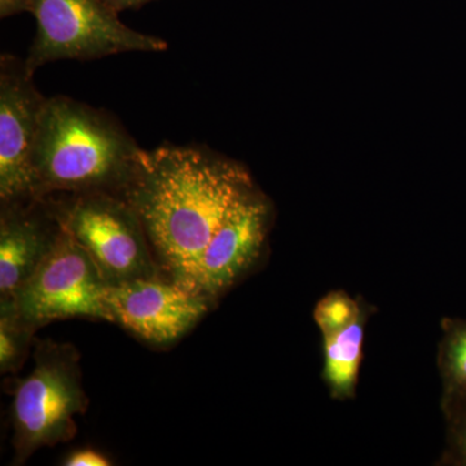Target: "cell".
<instances>
[{
    "label": "cell",
    "instance_id": "obj_12",
    "mask_svg": "<svg viewBox=\"0 0 466 466\" xmlns=\"http://www.w3.org/2000/svg\"><path fill=\"white\" fill-rule=\"evenodd\" d=\"M437 364L443 391L466 390V319L443 318Z\"/></svg>",
    "mask_w": 466,
    "mask_h": 466
},
{
    "label": "cell",
    "instance_id": "obj_13",
    "mask_svg": "<svg viewBox=\"0 0 466 466\" xmlns=\"http://www.w3.org/2000/svg\"><path fill=\"white\" fill-rule=\"evenodd\" d=\"M35 328L18 314L12 299H0V370L17 372L27 357Z\"/></svg>",
    "mask_w": 466,
    "mask_h": 466
},
{
    "label": "cell",
    "instance_id": "obj_8",
    "mask_svg": "<svg viewBox=\"0 0 466 466\" xmlns=\"http://www.w3.org/2000/svg\"><path fill=\"white\" fill-rule=\"evenodd\" d=\"M33 76L25 60L0 56V202L36 198L32 159L47 97Z\"/></svg>",
    "mask_w": 466,
    "mask_h": 466
},
{
    "label": "cell",
    "instance_id": "obj_7",
    "mask_svg": "<svg viewBox=\"0 0 466 466\" xmlns=\"http://www.w3.org/2000/svg\"><path fill=\"white\" fill-rule=\"evenodd\" d=\"M104 300L112 323L159 348L179 341L214 306L161 274L108 285Z\"/></svg>",
    "mask_w": 466,
    "mask_h": 466
},
{
    "label": "cell",
    "instance_id": "obj_14",
    "mask_svg": "<svg viewBox=\"0 0 466 466\" xmlns=\"http://www.w3.org/2000/svg\"><path fill=\"white\" fill-rule=\"evenodd\" d=\"M441 410L446 421V450L438 464L466 466V390L443 391Z\"/></svg>",
    "mask_w": 466,
    "mask_h": 466
},
{
    "label": "cell",
    "instance_id": "obj_16",
    "mask_svg": "<svg viewBox=\"0 0 466 466\" xmlns=\"http://www.w3.org/2000/svg\"><path fill=\"white\" fill-rule=\"evenodd\" d=\"M112 464L110 460L99 451L92 449L76 450L69 453L64 460L63 465L66 466H108Z\"/></svg>",
    "mask_w": 466,
    "mask_h": 466
},
{
    "label": "cell",
    "instance_id": "obj_18",
    "mask_svg": "<svg viewBox=\"0 0 466 466\" xmlns=\"http://www.w3.org/2000/svg\"><path fill=\"white\" fill-rule=\"evenodd\" d=\"M116 14L127 11V9H137L143 7L147 3L153 2V0H101Z\"/></svg>",
    "mask_w": 466,
    "mask_h": 466
},
{
    "label": "cell",
    "instance_id": "obj_2",
    "mask_svg": "<svg viewBox=\"0 0 466 466\" xmlns=\"http://www.w3.org/2000/svg\"><path fill=\"white\" fill-rule=\"evenodd\" d=\"M144 149L115 116L66 96L47 97L32 167L36 198L124 195Z\"/></svg>",
    "mask_w": 466,
    "mask_h": 466
},
{
    "label": "cell",
    "instance_id": "obj_11",
    "mask_svg": "<svg viewBox=\"0 0 466 466\" xmlns=\"http://www.w3.org/2000/svg\"><path fill=\"white\" fill-rule=\"evenodd\" d=\"M370 315L372 306L367 303L354 321L336 332L323 334L324 366L321 377L334 400H349L357 397L364 336Z\"/></svg>",
    "mask_w": 466,
    "mask_h": 466
},
{
    "label": "cell",
    "instance_id": "obj_10",
    "mask_svg": "<svg viewBox=\"0 0 466 466\" xmlns=\"http://www.w3.org/2000/svg\"><path fill=\"white\" fill-rule=\"evenodd\" d=\"M63 232L48 196L0 202V299H14Z\"/></svg>",
    "mask_w": 466,
    "mask_h": 466
},
{
    "label": "cell",
    "instance_id": "obj_3",
    "mask_svg": "<svg viewBox=\"0 0 466 466\" xmlns=\"http://www.w3.org/2000/svg\"><path fill=\"white\" fill-rule=\"evenodd\" d=\"M87 406L78 350L69 343L38 341L32 372L15 385L12 424L17 464L42 447L72 440L76 416Z\"/></svg>",
    "mask_w": 466,
    "mask_h": 466
},
{
    "label": "cell",
    "instance_id": "obj_1",
    "mask_svg": "<svg viewBox=\"0 0 466 466\" xmlns=\"http://www.w3.org/2000/svg\"><path fill=\"white\" fill-rule=\"evenodd\" d=\"M256 186L233 159L170 144L144 150L122 198L142 220L161 275L198 294L208 251Z\"/></svg>",
    "mask_w": 466,
    "mask_h": 466
},
{
    "label": "cell",
    "instance_id": "obj_4",
    "mask_svg": "<svg viewBox=\"0 0 466 466\" xmlns=\"http://www.w3.org/2000/svg\"><path fill=\"white\" fill-rule=\"evenodd\" d=\"M64 229L94 260L106 285L161 274L135 208L113 193L48 196Z\"/></svg>",
    "mask_w": 466,
    "mask_h": 466
},
{
    "label": "cell",
    "instance_id": "obj_15",
    "mask_svg": "<svg viewBox=\"0 0 466 466\" xmlns=\"http://www.w3.org/2000/svg\"><path fill=\"white\" fill-rule=\"evenodd\" d=\"M366 306L367 302L361 297L352 299L346 291L333 290L315 306L314 320L323 336L354 321Z\"/></svg>",
    "mask_w": 466,
    "mask_h": 466
},
{
    "label": "cell",
    "instance_id": "obj_5",
    "mask_svg": "<svg viewBox=\"0 0 466 466\" xmlns=\"http://www.w3.org/2000/svg\"><path fill=\"white\" fill-rule=\"evenodd\" d=\"M35 38L25 66L30 75L57 60H95L124 52H164L168 43L126 26L101 0H32Z\"/></svg>",
    "mask_w": 466,
    "mask_h": 466
},
{
    "label": "cell",
    "instance_id": "obj_9",
    "mask_svg": "<svg viewBox=\"0 0 466 466\" xmlns=\"http://www.w3.org/2000/svg\"><path fill=\"white\" fill-rule=\"evenodd\" d=\"M272 220L271 201L254 187L233 208L208 251L198 285L200 296L216 303L256 268L265 256Z\"/></svg>",
    "mask_w": 466,
    "mask_h": 466
},
{
    "label": "cell",
    "instance_id": "obj_17",
    "mask_svg": "<svg viewBox=\"0 0 466 466\" xmlns=\"http://www.w3.org/2000/svg\"><path fill=\"white\" fill-rule=\"evenodd\" d=\"M24 12L32 14V0H0V17L7 18Z\"/></svg>",
    "mask_w": 466,
    "mask_h": 466
},
{
    "label": "cell",
    "instance_id": "obj_6",
    "mask_svg": "<svg viewBox=\"0 0 466 466\" xmlns=\"http://www.w3.org/2000/svg\"><path fill=\"white\" fill-rule=\"evenodd\" d=\"M106 287L87 251L63 227L54 249L11 299L21 318L35 329L66 318L112 323L104 300Z\"/></svg>",
    "mask_w": 466,
    "mask_h": 466
}]
</instances>
